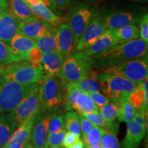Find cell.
<instances>
[{
  "instance_id": "24",
  "label": "cell",
  "mask_w": 148,
  "mask_h": 148,
  "mask_svg": "<svg viewBox=\"0 0 148 148\" xmlns=\"http://www.w3.org/2000/svg\"><path fill=\"white\" fill-rule=\"evenodd\" d=\"M89 120L92 124L99 127H103L107 132L116 135L119 132V123L115 121L108 122L104 119L99 111L91 112V113H79Z\"/></svg>"
},
{
  "instance_id": "9",
  "label": "cell",
  "mask_w": 148,
  "mask_h": 148,
  "mask_svg": "<svg viewBox=\"0 0 148 148\" xmlns=\"http://www.w3.org/2000/svg\"><path fill=\"white\" fill-rule=\"evenodd\" d=\"M42 106L41 85L37 84L32 91L9 112L18 127L31 116L38 113Z\"/></svg>"
},
{
  "instance_id": "42",
  "label": "cell",
  "mask_w": 148,
  "mask_h": 148,
  "mask_svg": "<svg viewBox=\"0 0 148 148\" xmlns=\"http://www.w3.org/2000/svg\"><path fill=\"white\" fill-rule=\"evenodd\" d=\"M88 94L89 95L90 98L92 99V101H94V103H95L99 108H100L101 106H103V105H105L106 103H108L109 101H110V99H109L108 97H106L105 95H103V94L101 93V92H99V91L89 92V93Z\"/></svg>"
},
{
  "instance_id": "13",
  "label": "cell",
  "mask_w": 148,
  "mask_h": 148,
  "mask_svg": "<svg viewBox=\"0 0 148 148\" xmlns=\"http://www.w3.org/2000/svg\"><path fill=\"white\" fill-rule=\"evenodd\" d=\"M54 28L47 21L36 17L18 22V32L34 40L51 34Z\"/></svg>"
},
{
  "instance_id": "47",
  "label": "cell",
  "mask_w": 148,
  "mask_h": 148,
  "mask_svg": "<svg viewBox=\"0 0 148 148\" xmlns=\"http://www.w3.org/2000/svg\"><path fill=\"white\" fill-rule=\"evenodd\" d=\"M84 142H83L82 140L79 138V139L77 140L76 143H75V144H73V145H72L70 148H84Z\"/></svg>"
},
{
  "instance_id": "1",
  "label": "cell",
  "mask_w": 148,
  "mask_h": 148,
  "mask_svg": "<svg viewBox=\"0 0 148 148\" xmlns=\"http://www.w3.org/2000/svg\"><path fill=\"white\" fill-rule=\"evenodd\" d=\"M147 52V42L138 38L116 44L92 56L99 66H106L145 56Z\"/></svg>"
},
{
  "instance_id": "22",
  "label": "cell",
  "mask_w": 148,
  "mask_h": 148,
  "mask_svg": "<svg viewBox=\"0 0 148 148\" xmlns=\"http://www.w3.org/2000/svg\"><path fill=\"white\" fill-rule=\"evenodd\" d=\"M16 127L15 121L10 114L0 115V148L6 145Z\"/></svg>"
},
{
  "instance_id": "51",
  "label": "cell",
  "mask_w": 148,
  "mask_h": 148,
  "mask_svg": "<svg viewBox=\"0 0 148 148\" xmlns=\"http://www.w3.org/2000/svg\"><path fill=\"white\" fill-rule=\"evenodd\" d=\"M8 10H9V9L4 8V7L2 6V5H1V4H0V14H2L3 12H5V11H8Z\"/></svg>"
},
{
  "instance_id": "31",
  "label": "cell",
  "mask_w": 148,
  "mask_h": 148,
  "mask_svg": "<svg viewBox=\"0 0 148 148\" xmlns=\"http://www.w3.org/2000/svg\"><path fill=\"white\" fill-rule=\"evenodd\" d=\"M106 132V130H105L101 127L94 125L88 134L83 138L84 145V148H88L92 145L99 144L101 136Z\"/></svg>"
},
{
  "instance_id": "14",
  "label": "cell",
  "mask_w": 148,
  "mask_h": 148,
  "mask_svg": "<svg viewBox=\"0 0 148 148\" xmlns=\"http://www.w3.org/2000/svg\"><path fill=\"white\" fill-rule=\"evenodd\" d=\"M54 32L58 51L66 59L73 53L75 47L71 29L67 24L62 23L55 27Z\"/></svg>"
},
{
  "instance_id": "12",
  "label": "cell",
  "mask_w": 148,
  "mask_h": 148,
  "mask_svg": "<svg viewBox=\"0 0 148 148\" xmlns=\"http://www.w3.org/2000/svg\"><path fill=\"white\" fill-rule=\"evenodd\" d=\"M51 114L40 109L35 117L32 129L30 145L33 148H44L48 134V125Z\"/></svg>"
},
{
  "instance_id": "50",
  "label": "cell",
  "mask_w": 148,
  "mask_h": 148,
  "mask_svg": "<svg viewBox=\"0 0 148 148\" xmlns=\"http://www.w3.org/2000/svg\"><path fill=\"white\" fill-rule=\"evenodd\" d=\"M0 4L4 7V8L8 9V0H0Z\"/></svg>"
},
{
  "instance_id": "54",
  "label": "cell",
  "mask_w": 148,
  "mask_h": 148,
  "mask_svg": "<svg viewBox=\"0 0 148 148\" xmlns=\"http://www.w3.org/2000/svg\"><path fill=\"white\" fill-rule=\"evenodd\" d=\"M3 73V67L0 66V75H1V73Z\"/></svg>"
},
{
  "instance_id": "48",
  "label": "cell",
  "mask_w": 148,
  "mask_h": 148,
  "mask_svg": "<svg viewBox=\"0 0 148 148\" xmlns=\"http://www.w3.org/2000/svg\"><path fill=\"white\" fill-rule=\"evenodd\" d=\"M1 148H25V145H23L13 143V144H10V145H5V146H3V147H1Z\"/></svg>"
},
{
  "instance_id": "25",
  "label": "cell",
  "mask_w": 148,
  "mask_h": 148,
  "mask_svg": "<svg viewBox=\"0 0 148 148\" xmlns=\"http://www.w3.org/2000/svg\"><path fill=\"white\" fill-rule=\"evenodd\" d=\"M74 84L82 91L87 92H93L99 91L100 87L97 80V73L95 71L90 69L84 75V77L77 82H73Z\"/></svg>"
},
{
  "instance_id": "43",
  "label": "cell",
  "mask_w": 148,
  "mask_h": 148,
  "mask_svg": "<svg viewBox=\"0 0 148 148\" xmlns=\"http://www.w3.org/2000/svg\"><path fill=\"white\" fill-rule=\"evenodd\" d=\"M79 139V136L71 132H66L63 141L62 146L63 148H70L73 144H75Z\"/></svg>"
},
{
  "instance_id": "41",
  "label": "cell",
  "mask_w": 148,
  "mask_h": 148,
  "mask_svg": "<svg viewBox=\"0 0 148 148\" xmlns=\"http://www.w3.org/2000/svg\"><path fill=\"white\" fill-rule=\"evenodd\" d=\"M42 52L38 47L32 48L27 53V60L32 63L41 64Z\"/></svg>"
},
{
  "instance_id": "23",
  "label": "cell",
  "mask_w": 148,
  "mask_h": 148,
  "mask_svg": "<svg viewBox=\"0 0 148 148\" xmlns=\"http://www.w3.org/2000/svg\"><path fill=\"white\" fill-rule=\"evenodd\" d=\"M10 12L18 21L36 18L30 6L24 0H10Z\"/></svg>"
},
{
  "instance_id": "36",
  "label": "cell",
  "mask_w": 148,
  "mask_h": 148,
  "mask_svg": "<svg viewBox=\"0 0 148 148\" xmlns=\"http://www.w3.org/2000/svg\"><path fill=\"white\" fill-rule=\"evenodd\" d=\"M13 62L14 61L10 45L0 40V65H7Z\"/></svg>"
},
{
  "instance_id": "7",
  "label": "cell",
  "mask_w": 148,
  "mask_h": 148,
  "mask_svg": "<svg viewBox=\"0 0 148 148\" xmlns=\"http://www.w3.org/2000/svg\"><path fill=\"white\" fill-rule=\"evenodd\" d=\"M95 11L83 3L71 1L64 21L71 29L75 46H76L81 35L91 21Z\"/></svg>"
},
{
  "instance_id": "33",
  "label": "cell",
  "mask_w": 148,
  "mask_h": 148,
  "mask_svg": "<svg viewBox=\"0 0 148 148\" xmlns=\"http://www.w3.org/2000/svg\"><path fill=\"white\" fill-rule=\"evenodd\" d=\"M101 113L104 119L108 122H112L115 121V119L119 115V103L116 102H110L106 103L99 108Z\"/></svg>"
},
{
  "instance_id": "11",
  "label": "cell",
  "mask_w": 148,
  "mask_h": 148,
  "mask_svg": "<svg viewBox=\"0 0 148 148\" xmlns=\"http://www.w3.org/2000/svg\"><path fill=\"white\" fill-rule=\"evenodd\" d=\"M101 13L95 11L91 21L84 29L77 41L75 47L77 51H82L90 46L106 31Z\"/></svg>"
},
{
  "instance_id": "10",
  "label": "cell",
  "mask_w": 148,
  "mask_h": 148,
  "mask_svg": "<svg viewBox=\"0 0 148 148\" xmlns=\"http://www.w3.org/2000/svg\"><path fill=\"white\" fill-rule=\"evenodd\" d=\"M62 80L55 76H47L40 84L42 110L52 111L62 103L64 98Z\"/></svg>"
},
{
  "instance_id": "21",
  "label": "cell",
  "mask_w": 148,
  "mask_h": 148,
  "mask_svg": "<svg viewBox=\"0 0 148 148\" xmlns=\"http://www.w3.org/2000/svg\"><path fill=\"white\" fill-rule=\"evenodd\" d=\"M30 8L36 18L47 21L54 27L62 23V21H64L63 18L56 15L54 12L51 10L42 2H40L37 5H32Z\"/></svg>"
},
{
  "instance_id": "19",
  "label": "cell",
  "mask_w": 148,
  "mask_h": 148,
  "mask_svg": "<svg viewBox=\"0 0 148 148\" xmlns=\"http://www.w3.org/2000/svg\"><path fill=\"white\" fill-rule=\"evenodd\" d=\"M145 134V127L134 120L127 123V131L122 142L123 148H138Z\"/></svg>"
},
{
  "instance_id": "4",
  "label": "cell",
  "mask_w": 148,
  "mask_h": 148,
  "mask_svg": "<svg viewBox=\"0 0 148 148\" xmlns=\"http://www.w3.org/2000/svg\"><path fill=\"white\" fill-rule=\"evenodd\" d=\"M97 80L103 93L114 102L127 99L136 86V83L114 74L102 73L97 75Z\"/></svg>"
},
{
  "instance_id": "32",
  "label": "cell",
  "mask_w": 148,
  "mask_h": 148,
  "mask_svg": "<svg viewBox=\"0 0 148 148\" xmlns=\"http://www.w3.org/2000/svg\"><path fill=\"white\" fill-rule=\"evenodd\" d=\"M66 99L64 108L66 111L73 110L77 97L82 92L78 87H77L73 82H67L66 84Z\"/></svg>"
},
{
  "instance_id": "27",
  "label": "cell",
  "mask_w": 148,
  "mask_h": 148,
  "mask_svg": "<svg viewBox=\"0 0 148 148\" xmlns=\"http://www.w3.org/2000/svg\"><path fill=\"white\" fill-rule=\"evenodd\" d=\"M111 30L114 36L122 42L136 39L139 36V29L134 24H129Z\"/></svg>"
},
{
  "instance_id": "20",
  "label": "cell",
  "mask_w": 148,
  "mask_h": 148,
  "mask_svg": "<svg viewBox=\"0 0 148 148\" xmlns=\"http://www.w3.org/2000/svg\"><path fill=\"white\" fill-rule=\"evenodd\" d=\"M36 114L31 116L29 119L20 125L16 130L14 131L6 145L16 143L25 145L30 142L32 129Z\"/></svg>"
},
{
  "instance_id": "52",
  "label": "cell",
  "mask_w": 148,
  "mask_h": 148,
  "mask_svg": "<svg viewBox=\"0 0 148 148\" xmlns=\"http://www.w3.org/2000/svg\"><path fill=\"white\" fill-rule=\"evenodd\" d=\"M127 1H134V2H145L147 1V0H127Z\"/></svg>"
},
{
  "instance_id": "16",
  "label": "cell",
  "mask_w": 148,
  "mask_h": 148,
  "mask_svg": "<svg viewBox=\"0 0 148 148\" xmlns=\"http://www.w3.org/2000/svg\"><path fill=\"white\" fill-rule=\"evenodd\" d=\"M123 42L114 36L111 29H106L95 42L82 51L87 56H92L106 50L111 46Z\"/></svg>"
},
{
  "instance_id": "2",
  "label": "cell",
  "mask_w": 148,
  "mask_h": 148,
  "mask_svg": "<svg viewBox=\"0 0 148 148\" xmlns=\"http://www.w3.org/2000/svg\"><path fill=\"white\" fill-rule=\"evenodd\" d=\"M1 77L8 81L21 84L40 83L47 78L42 64L32 63L29 60L13 62L3 67Z\"/></svg>"
},
{
  "instance_id": "53",
  "label": "cell",
  "mask_w": 148,
  "mask_h": 148,
  "mask_svg": "<svg viewBox=\"0 0 148 148\" xmlns=\"http://www.w3.org/2000/svg\"><path fill=\"white\" fill-rule=\"evenodd\" d=\"M25 148H33V147H32V145H30V143H27V145H25Z\"/></svg>"
},
{
  "instance_id": "39",
  "label": "cell",
  "mask_w": 148,
  "mask_h": 148,
  "mask_svg": "<svg viewBox=\"0 0 148 148\" xmlns=\"http://www.w3.org/2000/svg\"><path fill=\"white\" fill-rule=\"evenodd\" d=\"M139 36L142 40L148 42V14L146 12L139 21Z\"/></svg>"
},
{
  "instance_id": "44",
  "label": "cell",
  "mask_w": 148,
  "mask_h": 148,
  "mask_svg": "<svg viewBox=\"0 0 148 148\" xmlns=\"http://www.w3.org/2000/svg\"><path fill=\"white\" fill-rule=\"evenodd\" d=\"M148 79L147 77H145L143 80V88L144 92V102L143 105L142 106V109H143L145 111H147L148 108Z\"/></svg>"
},
{
  "instance_id": "15",
  "label": "cell",
  "mask_w": 148,
  "mask_h": 148,
  "mask_svg": "<svg viewBox=\"0 0 148 148\" xmlns=\"http://www.w3.org/2000/svg\"><path fill=\"white\" fill-rule=\"evenodd\" d=\"M10 44L14 62L27 60L28 51L32 48L37 46L35 40L20 32H18L14 35Z\"/></svg>"
},
{
  "instance_id": "45",
  "label": "cell",
  "mask_w": 148,
  "mask_h": 148,
  "mask_svg": "<svg viewBox=\"0 0 148 148\" xmlns=\"http://www.w3.org/2000/svg\"><path fill=\"white\" fill-rule=\"evenodd\" d=\"M57 8L60 9H66L69 8L72 0H52Z\"/></svg>"
},
{
  "instance_id": "3",
  "label": "cell",
  "mask_w": 148,
  "mask_h": 148,
  "mask_svg": "<svg viewBox=\"0 0 148 148\" xmlns=\"http://www.w3.org/2000/svg\"><path fill=\"white\" fill-rule=\"evenodd\" d=\"M36 84H21L6 80L0 76V115L11 112Z\"/></svg>"
},
{
  "instance_id": "40",
  "label": "cell",
  "mask_w": 148,
  "mask_h": 148,
  "mask_svg": "<svg viewBox=\"0 0 148 148\" xmlns=\"http://www.w3.org/2000/svg\"><path fill=\"white\" fill-rule=\"evenodd\" d=\"M78 118L79 121V125H80V132L82 136V138H84L88 133L90 132V130L92 128L94 124L90 122L89 120L82 116V114H78Z\"/></svg>"
},
{
  "instance_id": "37",
  "label": "cell",
  "mask_w": 148,
  "mask_h": 148,
  "mask_svg": "<svg viewBox=\"0 0 148 148\" xmlns=\"http://www.w3.org/2000/svg\"><path fill=\"white\" fill-rule=\"evenodd\" d=\"M64 130L63 116L58 114H51L48 125V134L58 133Z\"/></svg>"
},
{
  "instance_id": "34",
  "label": "cell",
  "mask_w": 148,
  "mask_h": 148,
  "mask_svg": "<svg viewBox=\"0 0 148 148\" xmlns=\"http://www.w3.org/2000/svg\"><path fill=\"white\" fill-rule=\"evenodd\" d=\"M127 100L135 109L142 108L144 102V92L143 88V81L136 84L135 89L130 94Z\"/></svg>"
},
{
  "instance_id": "38",
  "label": "cell",
  "mask_w": 148,
  "mask_h": 148,
  "mask_svg": "<svg viewBox=\"0 0 148 148\" xmlns=\"http://www.w3.org/2000/svg\"><path fill=\"white\" fill-rule=\"evenodd\" d=\"M99 144L102 148H120L116 135L107 131L101 136Z\"/></svg>"
},
{
  "instance_id": "49",
  "label": "cell",
  "mask_w": 148,
  "mask_h": 148,
  "mask_svg": "<svg viewBox=\"0 0 148 148\" xmlns=\"http://www.w3.org/2000/svg\"><path fill=\"white\" fill-rule=\"evenodd\" d=\"M24 1H25V2L27 3L29 6L37 5L38 3L41 2V1H40V0H24Z\"/></svg>"
},
{
  "instance_id": "8",
  "label": "cell",
  "mask_w": 148,
  "mask_h": 148,
  "mask_svg": "<svg viewBox=\"0 0 148 148\" xmlns=\"http://www.w3.org/2000/svg\"><path fill=\"white\" fill-rule=\"evenodd\" d=\"M90 57L82 51L72 53L64 59L61 71L60 79L66 82H77L91 69Z\"/></svg>"
},
{
  "instance_id": "17",
  "label": "cell",
  "mask_w": 148,
  "mask_h": 148,
  "mask_svg": "<svg viewBox=\"0 0 148 148\" xmlns=\"http://www.w3.org/2000/svg\"><path fill=\"white\" fill-rule=\"evenodd\" d=\"M18 22L9 10L0 14V40L10 43L18 32Z\"/></svg>"
},
{
  "instance_id": "18",
  "label": "cell",
  "mask_w": 148,
  "mask_h": 148,
  "mask_svg": "<svg viewBox=\"0 0 148 148\" xmlns=\"http://www.w3.org/2000/svg\"><path fill=\"white\" fill-rule=\"evenodd\" d=\"M64 60L63 56L58 51L42 53L41 64L47 76H55L60 78Z\"/></svg>"
},
{
  "instance_id": "6",
  "label": "cell",
  "mask_w": 148,
  "mask_h": 148,
  "mask_svg": "<svg viewBox=\"0 0 148 148\" xmlns=\"http://www.w3.org/2000/svg\"><path fill=\"white\" fill-rule=\"evenodd\" d=\"M146 9L139 6L114 8L101 13L106 29H114L138 22L145 13Z\"/></svg>"
},
{
  "instance_id": "5",
  "label": "cell",
  "mask_w": 148,
  "mask_h": 148,
  "mask_svg": "<svg viewBox=\"0 0 148 148\" xmlns=\"http://www.w3.org/2000/svg\"><path fill=\"white\" fill-rule=\"evenodd\" d=\"M103 67V73L119 75L138 84L147 77V56Z\"/></svg>"
},
{
  "instance_id": "35",
  "label": "cell",
  "mask_w": 148,
  "mask_h": 148,
  "mask_svg": "<svg viewBox=\"0 0 148 148\" xmlns=\"http://www.w3.org/2000/svg\"><path fill=\"white\" fill-rule=\"evenodd\" d=\"M66 132V131L64 130L58 133L48 134L44 148H63L62 141H63Z\"/></svg>"
},
{
  "instance_id": "26",
  "label": "cell",
  "mask_w": 148,
  "mask_h": 148,
  "mask_svg": "<svg viewBox=\"0 0 148 148\" xmlns=\"http://www.w3.org/2000/svg\"><path fill=\"white\" fill-rule=\"evenodd\" d=\"M73 110L78 113H91L99 111V108L94 103L87 92L82 91L77 97Z\"/></svg>"
},
{
  "instance_id": "46",
  "label": "cell",
  "mask_w": 148,
  "mask_h": 148,
  "mask_svg": "<svg viewBox=\"0 0 148 148\" xmlns=\"http://www.w3.org/2000/svg\"><path fill=\"white\" fill-rule=\"evenodd\" d=\"M40 1H41V2L42 3H44L46 6L50 9L51 10H52L53 12H56V11L57 7L55 3H53L52 0H40Z\"/></svg>"
},
{
  "instance_id": "29",
  "label": "cell",
  "mask_w": 148,
  "mask_h": 148,
  "mask_svg": "<svg viewBox=\"0 0 148 148\" xmlns=\"http://www.w3.org/2000/svg\"><path fill=\"white\" fill-rule=\"evenodd\" d=\"M64 125L66 130L69 132L80 136V125L78 118V113L75 111L69 110L66 112L64 117Z\"/></svg>"
},
{
  "instance_id": "30",
  "label": "cell",
  "mask_w": 148,
  "mask_h": 148,
  "mask_svg": "<svg viewBox=\"0 0 148 148\" xmlns=\"http://www.w3.org/2000/svg\"><path fill=\"white\" fill-rule=\"evenodd\" d=\"M116 103H119V115L117 117L119 121L128 123L132 121L134 119L135 112H136L134 107L129 102L127 99H124Z\"/></svg>"
},
{
  "instance_id": "28",
  "label": "cell",
  "mask_w": 148,
  "mask_h": 148,
  "mask_svg": "<svg viewBox=\"0 0 148 148\" xmlns=\"http://www.w3.org/2000/svg\"><path fill=\"white\" fill-rule=\"evenodd\" d=\"M35 41L37 47L39 48L42 53L58 51L54 30L51 34L36 38L35 39Z\"/></svg>"
}]
</instances>
